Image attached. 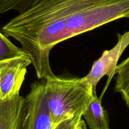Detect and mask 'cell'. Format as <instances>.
I'll return each instance as SVG.
<instances>
[{"label":"cell","mask_w":129,"mask_h":129,"mask_svg":"<svg viewBox=\"0 0 129 129\" xmlns=\"http://www.w3.org/2000/svg\"><path fill=\"white\" fill-rule=\"evenodd\" d=\"M25 101L20 95L6 102L0 101V129H19Z\"/></svg>","instance_id":"obj_5"},{"label":"cell","mask_w":129,"mask_h":129,"mask_svg":"<svg viewBox=\"0 0 129 129\" xmlns=\"http://www.w3.org/2000/svg\"><path fill=\"white\" fill-rule=\"evenodd\" d=\"M35 0H0V15L11 10L19 13L26 10Z\"/></svg>","instance_id":"obj_9"},{"label":"cell","mask_w":129,"mask_h":129,"mask_svg":"<svg viewBox=\"0 0 129 129\" xmlns=\"http://www.w3.org/2000/svg\"><path fill=\"white\" fill-rule=\"evenodd\" d=\"M27 54L22 48L13 44L3 33L0 31V60Z\"/></svg>","instance_id":"obj_8"},{"label":"cell","mask_w":129,"mask_h":129,"mask_svg":"<svg viewBox=\"0 0 129 129\" xmlns=\"http://www.w3.org/2000/svg\"><path fill=\"white\" fill-rule=\"evenodd\" d=\"M54 125L45 96L44 79L34 82L25 98L19 129H52Z\"/></svg>","instance_id":"obj_2"},{"label":"cell","mask_w":129,"mask_h":129,"mask_svg":"<svg viewBox=\"0 0 129 129\" xmlns=\"http://www.w3.org/2000/svg\"><path fill=\"white\" fill-rule=\"evenodd\" d=\"M102 97L94 95L83 113L89 129H110L108 113L102 106Z\"/></svg>","instance_id":"obj_6"},{"label":"cell","mask_w":129,"mask_h":129,"mask_svg":"<svg viewBox=\"0 0 129 129\" xmlns=\"http://www.w3.org/2000/svg\"><path fill=\"white\" fill-rule=\"evenodd\" d=\"M76 129H88V127H87L86 123L84 120H81L80 123H79V125L77 127Z\"/></svg>","instance_id":"obj_11"},{"label":"cell","mask_w":129,"mask_h":129,"mask_svg":"<svg viewBox=\"0 0 129 129\" xmlns=\"http://www.w3.org/2000/svg\"><path fill=\"white\" fill-rule=\"evenodd\" d=\"M31 63L28 54L0 60V101L6 102L20 96L27 67Z\"/></svg>","instance_id":"obj_4"},{"label":"cell","mask_w":129,"mask_h":129,"mask_svg":"<svg viewBox=\"0 0 129 129\" xmlns=\"http://www.w3.org/2000/svg\"><path fill=\"white\" fill-rule=\"evenodd\" d=\"M83 114H79L71 118L54 125L52 129H76L77 127L83 119Z\"/></svg>","instance_id":"obj_10"},{"label":"cell","mask_w":129,"mask_h":129,"mask_svg":"<svg viewBox=\"0 0 129 129\" xmlns=\"http://www.w3.org/2000/svg\"><path fill=\"white\" fill-rule=\"evenodd\" d=\"M115 74L117 76L114 91L122 94L126 105L129 107V57L117 66Z\"/></svg>","instance_id":"obj_7"},{"label":"cell","mask_w":129,"mask_h":129,"mask_svg":"<svg viewBox=\"0 0 129 129\" xmlns=\"http://www.w3.org/2000/svg\"><path fill=\"white\" fill-rule=\"evenodd\" d=\"M118 42L110 50H105L100 57L93 62L90 71L83 78L86 85L93 94H96V86L103 77H108L102 96L107 91L111 81L115 74L118 61L129 44V31L123 34H117Z\"/></svg>","instance_id":"obj_3"},{"label":"cell","mask_w":129,"mask_h":129,"mask_svg":"<svg viewBox=\"0 0 129 129\" xmlns=\"http://www.w3.org/2000/svg\"><path fill=\"white\" fill-rule=\"evenodd\" d=\"M45 96L54 125L83 114L93 94L83 78H65L55 76L44 79Z\"/></svg>","instance_id":"obj_1"}]
</instances>
